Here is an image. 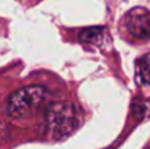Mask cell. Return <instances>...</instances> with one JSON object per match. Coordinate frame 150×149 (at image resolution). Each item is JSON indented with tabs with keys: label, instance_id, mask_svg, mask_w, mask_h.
Wrapping results in <instances>:
<instances>
[{
	"label": "cell",
	"instance_id": "cell-5",
	"mask_svg": "<svg viewBox=\"0 0 150 149\" xmlns=\"http://www.w3.org/2000/svg\"><path fill=\"white\" fill-rule=\"evenodd\" d=\"M149 54H144L136 61V81L141 86H149Z\"/></svg>",
	"mask_w": 150,
	"mask_h": 149
},
{
	"label": "cell",
	"instance_id": "cell-3",
	"mask_svg": "<svg viewBox=\"0 0 150 149\" xmlns=\"http://www.w3.org/2000/svg\"><path fill=\"white\" fill-rule=\"evenodd\" d=\"M149 23L150 16L146 8L137 7L127 13L124 18L125 29L138 40L149 38Z\"/></svg>",
	"mask_w": 150,
	"mask_h": 149
},
{
	"label": "cell",
	"instance_id": "cell-2",
	"mask_svg": "<svg viewBox=\"0 0 150 149\" xmlns=\"http://www.w3.org/2000/svg\"><path fill=\"white\" fill-rule=\"evenodd\" d=\"M46 89L42 86H25L15 91L7 102V114L9 118H24L32 114L45 99Z\"/></svg>",
	"mask_w": 150,
	"mask_h": 149
},
{
	"label": "cell",
	"instance_id": "cell-6",
	"mask_svg": "<svg viewBox=\"0 0 150 149\" xmlns=\"http://www.w3.org/2000/svg\"><path fill=\"white\" fill-rule=\"evenodd\" d=\"M146 110H148V104L146 102L142 99V98H137L136 100H133L132 104V114L136 119H142L146 114Z\"/></svg>",
	"mask_w": 150,
	"mask_h": 149
},
{
	"label": "cell",
	"instance_id": "cell-1",
	"mask_svg": "<svg viewBox=\"0 0 150 149\" xmlns=\"http://www.w3.org/2000/svg\"><path fill=\"white\" fill-rule=\"evenodd\" d=\"M45 135L53 140L70 136L79 126V115L74 104L69 102L52 103L45 111Z\"/></svg>",
	"mask_w": 150,
	"mask_h": 149
},
{
	"label": "cell",
	"instance_id": "cell-4",
	"mask_svg": "<svg viewBox=\"0 0 150 149\" xmlns=\"http://www.w3.org/2000/svg\"><path fill=\"white\" fill-rule=\"evenodd\" d=\"M107 31L101 26H92V28L83 29L79 34V38L86 45H100L104 41Z\"/></svg>",
	"mask_w": 150,
	"mask_h": 149
}]
</instances>
